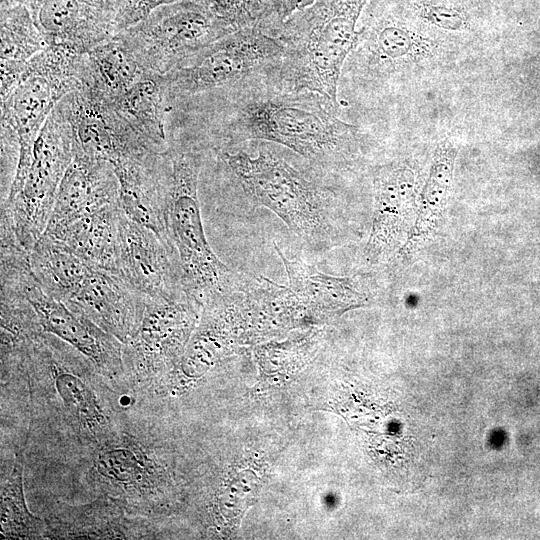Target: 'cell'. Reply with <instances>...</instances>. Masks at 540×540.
Segmentation results:
<instances>
[{"label":"cell","instance_id":"8","mask_svg":"<svg viewBox=\"0 0 540 540\" xmlns=\"http://www.w3.org/2000/svg\"><path fill=\"white\" fill-rule=\"evenodd\" d=\"M283 46L256 27L237 29L163 75L167 103L229 87L277 65Z\"/></svg>","mask_w":540,"mask_h":540},{"label":"cell","instance_id":"25","mask_svg":"<svg viewBox=\"0 0 540 540\" xmlns=\"http://www.w3.org/2000/svg\"><path fill=\"white\" fill-rule=\"evenodd\" d=\"M96 467L109 483L126 489L150 487L153 480L150 460L140 451L133 449L107 450L99 455Z\"/></svg>","mask_w":540,"mask_h":540},{"label":"cell","instance_id":"14","mask_svg":"<svg viewBox=\"0 0 540 540\" xmlns=\"http://www.w3.org/2000/svg\"><path fill=\"white\" fill-rule=\"evenodd\" d=\"M26 3L48 46L86 54L116 35L114 13L87 0Z\"/></svg>","mask_w":540,"mask_h":540},{"label":"cell","instance_id":"5","mask_svg":"<svg viewBox=\"0 0 540 540\" xmlns=\"http://www.w3.org/2000/svg\"><path fill=\"white\" fill-rule=\"evenodd\" d=\"M72 159V128L60 100L37 137L24 179L9 188L2 202L1 229L11 232L28 253L45 232Z\"/></svg>","mask_w":540,"mask_h":540},{"label":"cell","instance_id":"3","mask_svg":"<svg viewBox=\"0 0 540 540\" xmlns=\"http://www.w3.org/2000/svg\"><path fill=\"white\" fill-rule=\"evenodd\" d=\"M369 0H317L284 22L275 38L283 46L279 63L268 70L279 85L338 101L343 66L358 37V20Z\"/></svg>","mask_w":540,"mask_h":540},{"label":"cell","instance_id":"18","mask_svg":"<svg viewBox=\"0 0 540 540\" xmlns=\"http://www.w3.org/2000/svg\"><path fill=\"white\" fill-rule=\"evenodd\" d=\"M375 182V211L367 257L379 260L392 251L402 234L413 195V172L405 167H385Z\"/></svg>","mask_w":540,"mask_h":540},{"label":"cell","instance_id":"13","mask_svg":"<svg viewBox=\"0 0 540 540\" xmlns=\"http://www.w3.org/2000/svg\"><path fill=\"white\" fill-rule=\"evenodd\" d=\"M200 308L192 299H147L136 335L123 345V360L144 376L155 375L166 368L182 351Z\"/></svg>","mask_w":540,"mask_h":540},{"label":"cell","instance_id":"11","mask_svg":"<svg viewBox=\"0 0 540 540\" xmlns=\"http://www.w3.org/2000/svg\"><path fill=\"white\" fill-rule=\"evenodd\" d=\"M118 274L147 299H191L171 245L122 210L118 222Z\"/></svg>","mask_w":540,"mask_h":540},{"label":"cell","instance_id":"6","mask_svg":"<svg viewBox=\"0 0 540 540\" xmlns=\"http://www.w3.org/2000/svg\"><path fill=\"white\" fill-rule=\"evenodd\" d=\"M83 55L47 46L29 62L10 94L1 100V127L18 142V159L10 187L29 168L37 137L55 105L81 84Z\"/></svg>","mask_w":540,"mask_h":540},{"label":"cell","instance_id":"24","mask_svg":"<svg viewBox=\"0 0 540 540\" xmlns=\"http://www.w3.org/2000/svg\"><path fill=\"white\" fill-rule=\"evenodd\" d=\"M24 455L16 454L13 467L1 489V535L4 538H38L44 534V522L32 515L23 492Z\"/></svg>","mask_w":540,"mask_h":540},{"label":"cell","instance_id":"19","mask_svg":"<svg viewBox=\"0 0 540 540\" xmlns=\"http://www.w3.org/2000/svg\"><path fill=\"white\" fill-rule=\"evenodd\" d=\"M120 205L106 207L66 224L47 228L43 236L88 263L118 274Z\"/></svg>","mask_w":540,"mask_h":540},{"label":"cell","instance_id":"1","mask_svg":"<svg viewBox=\"0 0 540 540\" xmlns=\"http://www.w3.org/2000/svg\"><path fill=\"white\" fill-rule=\"evenodd\" d=\"M186 100L208 126L214 147L272 142L329 174L358 151L360 129L340 117L339 103L317 92L286 89L268 70Z\"/></svg>","mask_w":540,"mask_h":540},{"label":"cell","instance_id":"17","mask_svg":"<svg viewBox=\"0 0 540 540\" xmlns=\"http://www.w3.org/2000/svg\"><path fill=\"white\" fill-rule=\"evenodd\" d=\"M285 267L289 288L304 312L313 316H332L365 306L369 294L352 277H336L318 271L297 259H290L274 245Z\"/></svg>","mask_w":540,"mask_h":540},{"label":"cell","instance_id":"21","mask_svg":"<svg viewBox=\"0 0 540 540\" xmlns=\"http://www.w3.org/2000/svg\"><path fill=\"white\" fill-rule=\"evenodd\" d=\"M145 72L127 43L116 34L84 54L81 83L113 102Z\"/></svg>","mask_w":540,"mask_h":540},{"label":"cell","instance_id":"20","mask_svg":"<svg viewBox=\"0 0 540 540\" xmlns=\"http://www.w3.org/2000/svg\"><path fill=\"white\" fill-rule=\"evenodd\" d=\"M1 100L20 81L31 59L48 45L23 2L1 6Z\"/></svg>","mask_w":540,"mask_h":540},{"label":"cell","instance_id":"4","mask_svg":"<svg viewBox=\"0 0 540 540\" xmlns=\"http://www.w3.org/2000/svg\"><path fill=\"white\" fill-rule=\"evenodd\" d=\"M171 163L165 230L187 295L202 307L238 289L244 277L231 271L207 241L198 197L202 153L186 141L167 149Z\"/></svg>","mask_w":540,"mask_h":540},{"label":"cell","instance_id":"9","mask_svg":"<svg viewBox=\"0 0 540 540\" xmlns=\"http://www.w3.org/2000/svg\"><path fill=\"white\" fill-rule=\"evenodd\" d=\"M235 30L204 5L183 0L154 10L118 35L145 70L164 75Z\"/></svg>","mask_w":540,"mask_h":540},{"label":"cell","instance_id":"16","mask_svg":"<svg viewBox=\"0 0 540 540\" xmlns=\"http://www.w3.org/2000/svg\"><path fill=\"white\" fill-rule=\"evenodd\" d=\"M114 205H119V182L112 164L73 154L46 229Z\"/></svg>","mask_w":540,"mask_h":540},{"label":"cell","instance_id":"2","mask_svg":"<svg viewBox=\"0 0 540 540\" xmlns=\"http://www.w3.org/2000/svg\"><path fill=\"white\" fill-rule=\"evenodd\" d=\"M252 156L243 144L213 147L216 157L254 203L276 216L308 245L326 248L331 228L327 218L329 190L322 182L329 173L313 163L298 165L288 159L287 148L267 141H250Z\"/></svg>","mask_w":540,"mask_h":540},{"label":"cell","instance_id":"15","mask_svg":"<svg viewBox=\"0 0 540 540\" xmlns=\"http://www.w3.org/2000/svg\"><path fill=\"white\" fill-rule=\"evenodd\" d=\"M112 166L119 182V205L123 213L168 242L165 210L171 163L167 150Z\"/></svg>","mask_w":540,"mask_h":540},{"label":"cell","instance_id":"26","mask_svg":"<svg viewBox=\"0 0 540 540\" xmlns=\"http://www.w3.org/2000/svg\"><path fill=\"white\" fill-rule=\"evenodd\" d=\"M487 1H491V0H487Z\"/></svg>","mask_w":540,"mask_h":540},{"label":"cell","instance_id":"7","mask_svg":"<svg viewBox=\"0 0 540 540\" xmlns=\"http://www.w3.org/2000/svg\"><path fill=\"white\" fill-rule=\"evenodd\" d=\"M1 285L23 295L43 333L73 347L104 374L117 375L122 371L123 344L49 295L32 271L29 253L16 243L1 244Z\"/></svg>","mask_w":540,"mask_h":540},{"label":"cell","instance_id":"23","mask_svg":"<svg viewBox=\"0 0 540 540\" xmlns=\"http://www.w3.org/2000/svg\"><path fill=\"white\" fill-rule=\"evenodd\" d=\"M456 148L450 141L441 142L434 153L429 176L423 187L415 225L410 230L401 254L415 251L430 235L444 208L451 186Z\"/></svg>","mask_w":540,"mask_h":540},{"label":"cell","instance_id":"12","mask_svg":"<svg viewBox=\"0 0 540 540\" xmlns=\"http://www.w3.org/2000/svg\"><path fill=\"white\" fill-rule=\"evenodd\" d=\"M146 301L119 274L89 264L62 302L125 345L139 329Z\"/></svg>","mask_w":540,"mask_h":540},{"label":"cell","instance_id":"22","mask_svg":"<svg viewBox=\"0 0 540 540\" xmlns=\"http://www.w3.org/2000/svg\"><path fill=\"white\" fill-rule=\"evenodd\" d=\"M128 124L160 152L168 149L164 124L166 96L163 75L145 72L111 102Z\"/></svg>","mask_w":540,"mask_h":540},{"label":"cell","instance_id":"10","mask_svg":"<svg viewBox=\"0 0 540 540\" xmlns=\"http://www.w3.org/2000/svg\"><path fill=\"white\" fill-rule=\"evenodd\" d=\"M63 102L73 134V154L114 165L160 153L142 138L114 105L94 88L81 85Z\"/></svg>","mask_w":540,"mask_h":540}]
</instances>
